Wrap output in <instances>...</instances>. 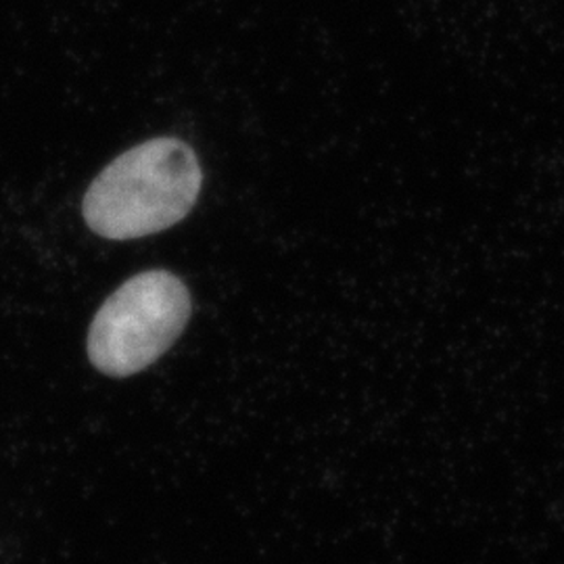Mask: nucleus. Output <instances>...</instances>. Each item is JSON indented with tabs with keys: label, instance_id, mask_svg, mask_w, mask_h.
I'll use <instances>...</instances> for the list:
<instances>
[{
	"label": "nucleus",
	"instance_id": "f257e3e1",
	"mask_svg": "<svg viewBox=\"0 0 564 564\" xmlns=\"http://www.w3.org/2000/svg\"><path fill=\"white\" fill-rule=\"evenodd\" d=\"M202 184V165L186 142L153 139L102 170L84 195L82 214L102 239H141L186 218Z\"/></svg>",
	"mask_w": 564,
	"mask_h": 564
},
{
	"label": "nucleus",
	"instance_id": "f03ea898",
	"mask_svg": "<svg viewBox=\"0 0 564 564\" xmlns=\"http://www.w3.org/2000/svg\"><path fill=\"white\" fill-rule=\"evenodd\" d=\"M191 310V293L172 272L137 274L97 312L88 333V358L107 377H132L174 345Z\"/></svg>",
	"mask_w": 564,
	"mask_h": 564
}]
</instances>
